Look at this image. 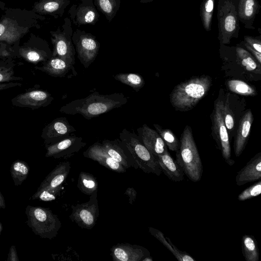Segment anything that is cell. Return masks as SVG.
Instances as JSON below:
<instances>
[{
    "label": "cell",
    "instance_id": "cell-1",
    "mask_svg": "<svg viewBox=\"0 0 261 261\" xmlns=\"http://www.w3.org/2000/svg\"><path fill=\"white\" fill-rule=\"evenodd\" d=\"M0 3L3 11L0 18V42L6 43L12 51L31 30L41 28V22L45 20V17L31 10L6 7Z\"/></svg>",
    "mask_w": 261,
    "mask_h": 261
},
{
    "label": "cell",
    "instance_id": "cell-2",
    "mask_svg": "<svg viewBox=\"0 0 261 261\" xmlns=\"http://www.w3.org/2000/svg\"><path fill=\"white\" fill-rule=\"evenodd\" d=\"M127 101V98L122 93L103 95L94 91L85 98L66 103L59 111L68 115L81 114L85 119L90 120L120 108Z\"/></svg>",
    "mask_w": 261,
    "mask_h": 261
},
{
    "label": "cell",
    "instance_id": "cell-3",
    "mask_svg": "<svg viewBox=\"0 0 261 261\" xmlns=\"http://www.w3.org/2000/svg\"><path fill=\"white\" fill-rule=\"evenodd\" d=\"M212 85V79L205 75L180 83L170 94L171 104L177 111H189L207 94Z\"/></svg>",
    "mask_w": 261,
    "mask_h": 261
},
{
    "label": "cell",
    "instance_id": "cell-4",
    "mask_svg": "<svg viewBox=\"0 0 261 261\" xmlns=\"http://www.w3.org/2000/svg\"><path fill=\"white\" fill-rule=\"evenodd\" d=\"M175 152V160L185 175L193 182L199 181L203 173V166L192 128L188 125L181 135L179 148Z\"/></svg>",
    "mask_w": 261,
    "mask_h": 261
},
{
    "label": "cell",
    "instance_id": "cell-5",
    "mask_svg": "<svg viewBox=\"0 0 261 261\" xmlns=\"http://www.w3.org/2000/svg\"><path fill=\"white\" fill-rule=\"evenodd\" d=\"M25 214L27 225L36 235L49 240L57 236L62 224L58 216L50 209L28 205Z\"/></svg>",
    "mask_w": 261,
    "mask_h": 261
},
{
    "label": "cell",
    "instance_id": "cell-6",
    "mask_svg": "<svg viewBox=\"0 0 261 261\" xmlns=\"http://www.w3.org/2000/svg\"><path fill=\"white\" fill-rule=\"evenodd\" d=\"M120 139L137 163L138 168L147 173L160 176L162 170L157 156L152 153L142 143L139 136L124 128L120 133Z\"/></svg>",
    "mask_w": 261,
    "mask_h": 261
},
{
    "label": "cell",
    "instance_id": "cell-7",
    "mask_svg": "<svg viewBox=\"0 0 261 261\" xmlns=\"http://www.w3.org/2000/svg\"><path fill=\"white\" fill-rule=\"evenodd\" d=\"M12 53L15 58L35 65L42 63L52 57L48 42L31 32L28 39L14 48Z\"/></svg>",
    "mask_w": 261,
    "mask_h": 261
},
{
    "label": "cell",
    "instance_id": "cell-8",
    "mask_svg": "<svg viewBox=\"0 0 261 261\" xmlns=\"http://www.w3.org/2000/svg\"><path fill=\"white\" fill-rule=\"evenodd\" d=\"M73 32L69 17H65L62 25L56 30L49 32L53 46L52 57L60 58L74 66L75 50L72 40Z\"/></svg>",
    "mask_w": 261,
    "mask_h": 261
},
{
    "label": "cell",
    "instance_id": "cell-9",
    "mask_svg": "<svg viewBox=\"0 0 261 261\" xmlns=\"http://www.w3.org/2000/svg\"><path fill=\"white\" fill-rule=\"evenodd\" d=\"M223 102L219 99L215 101L214 108L211 115L212 130L223 160L228 165L232 166L234 161L231 159L229 137L224 121Z\"/></svg>",
    "mask_w": 261,
    "mask_h": 261
},
{
    "label": "cell",
    "instance_id": "cell-10",
    "mask_svg": "<svg viewBox=\"0 0 261 261\" xmlns=\"http://www.w3.org/2000/svg\"><path fill=\"white\" fill-rule=\"evenodd\" d=\"M72 40L80 62L88 68L98 54L99 42L95 36L79 29L73 32Z\"/></svg>",
    "mask_w": 261,
    "mask_h": 261
},
{
    "label": "cell",
    "instance_id": "cell-11",
    "mask_svg": "<svg viewBox=\"0 0 261 261\" xmlns=\"http://www.w3.org/2000/svg\"><path fill=\"white\" fill-rule=\"evenodd\" d=\"M70 220L83 229H91L99 215L97 191L90 195L88 201L71 206Z\"/></svg>",
    "mask_w": 261,
    "mask_h": 261
},
{
    "label": "cell",
    "instance_id": "cell-12",
    "mask_svg": "<svg viewBox=\"0 0 261 261\" xmlns=\"http://www.w3.org/2000/svg\"><path fill=\"white\" fill-rule=\"evenodd\" d=\"M53 100L46 90L30 89L12 98L11 101L13 106L35 110L48 106Z\"/></svg>",
    "mask_w": 261,
    "mask_h": 261
},
{
    "label": "cell",
    "instance_id": "cell-13",
    "mask_svg": "<svg viewBox=\"0 0 261 261\" xmlns=\"http://www.w3.org/2000/svg\"><path fill=\"white\" fill-rule=\"evenodd\" d=\"M86 144L81 137L71 135L56 143L45 145V156L56 159H67L78 152Z\"/></svg>",
    "mask_w": 261,
    "mask_h": 261
},
{
    "label": "cell",
    "instance_id": "cell-14",
    "mask_svg": "<svg viewBox=\"0 0 261 261\" xmlns=\"http://www.w3.org/2000/svg\"><path fill=\"white\" fill-rule=\"evenodd\" d=\"M68 13L71 22L78 27L94 25L99 17L93 0H80L79 4H74L70 7Z\"/></svg>",
    "mask_w": 261,
    "mask_h": 261
},
{
    "label": "cell",
    "instance_id": "cell-15",
    "mask_svg": "<svg viewBox=\"0 0 261 261\" xmlns=\"http://www.w3.org/2000/svg\"><path fill=\"white\" fill-rule=\"evenodd\" d=\"M76 131V129L69 123L66 117H59L44 126L41 137L45 146L59 142Z\"/></svg>",
    "mask_w": 261,
    "mask_h": 261
},
{
    "label": "cell",
    "instance_id": "cell-16",
    "mask_svg": "<svg viewBox=\"0 0 261 261\" xmlns=\"http://www.w3.org/2000/svg\"><path fill=\"white\" fill-rule=\"evenodd\" d=\"M110 250L113 260L116 261H142L150 255L146 248L128 243L117 244Z\"/></svg>",
    "mask_w": 261,
    "mask_h": 261
},
{
    "label": "cell",
    "instance_id": "cell-17",
    "mask_svg": "<svg viewBox=\"0 0 261 261\" xmlns=\"http://www.w3.org/2000/svg\"><path fill=\"white\" fill-rule=\"evenodd\" d=\"M101 144L108 154L124 168L138 169L130 152L121 141L105 139Z\"/></svg>",
    "mask_w": 261,
    "mask_h": 261
},
{
    "label": "cell",
    "instance_id": "cell-18",
    "mask_svg": "<svg viewBox=\"0 0 261 261\" xmlns=\"http://www.w3.org/2000/svg\"><path fill=\"white\" fill-rule=\"evenodd\" d=\"M84 157L97 162L100 165L117 173H124L126 169L114 160L104 149L101 143L95 142L83 152Z\"/></svg>",
    "mask_w": 261,
    "mask_h": 261
},
{
    "label": "cell",
    "instance_id": "cell-19",
    "mask_svg": "<svg viewBox=\"0 0 261 261\" xmlns=\"http://www.w3.org/2000/svg\"><path fill=\"white\" fill-rule=\"evenodd\" d=\"M137 131L142 143L155 156L168 151L167 146L156 130L144 124Z\"/></svg>",
    "mask_w": 261,
    "mask_h": 261
},
{
    "label": "cell",
    "instance_id": "cell-20",
    "mask_svg": "<svg viewBox=\"0 0 261 261\" xmlns=\"http://www.w3.org/2000/svg\"><path fill=\"white\" fill-rule=\"evenodd\" d=\"M254 117L251 110H248L240 119L234 141V152L236 157L244 151L249 139Z\"/></svg>",
    "mask_w": 261,
    "mask_h": 261
},
{
    "label": "cell",
    "instance_id": "cell-21",
    "mask_svg": "<svg viewBox=\"0 0 261 261\" xmlns=\"http://www.w3.org/2000/svg\"><path fill=\"white\" fill-rule=\"evenodd\" d=\"M261 179V152L252 158L236 174V182L241 186Z\"/></svg>",
    "mask_w": 261,
    "mask_h": 261
},
{
    "label": "cell",
    "instance_id": "cell-22",
    "mask_svg": "<svg viewBox=\"0 0 261 261\" xmlns=\"http://www.w3.org/2000/svg\"><path fill=\"white\" fill-rule=\"evenodd\" d=\"M70 3V0H38L34 3L31 10L38 15H50L57 19L62 17Z\"/></svg>",
    "mask_w": 261,
    "mask_h": 261
},
{
    "label": "cell",
    "instance_id": "cell-23",
    "mask_svg": "<svg viewBox=\"0 0 261 261\" xmlns=\"http://www.w3.org/2000/svg\"><path fill=\"white\" fill-rule=\"evenodd\" d=\"M35 69L55 77H65L70 71H72L73 76L77 75L73 66L70 65L64 60L56 57H51L42 63L41 66H36Z\"/></svg>",
    "mask_w": 261,
    "mask_h": 261
},
{
    "label": "cell",
    "instance_id": "cell-24",
    "mask_svg": "<svg viewBox=\"0 0 261 261\" xmlns=\"http://www.w3.org/2000/svg\"><path fill=\"white\" fill-rule=\"evenodd\" d=\"M71 169L69 162L60 163L45 177L38 189L46 188L52 190H61L62 185L67 178Z\"/></svg>",
    "mask_w": 261,
    "mask_h": 261
},
{
    "label": "cell",
    "instance_id": "cell-25",
    "mask_svg": "<svg viewBox=\"0 0 261 261\" xmlns=\"http://www.w3.org/2000/svg\"><path fill=\"white\" fill-rule=\"evenodd\" d=\"M162 172L171 180L179 182L184 180L185 173L181 168L168 151L157 156Z\"/></svg>",
    "mask_w": 261,
    "mask_h": 261
},
{
    "label": "cell",
    "instance_id": "cell-26",
    "mask_svg": "<svg viewBox=\"0 0 261 261\" xmlns=\"http://www.w3.org/2000/svg\"><path fill=\"white\" fill-rule=\"evenodd\" d=\"M150 233L161 242L179 261H195V259L187 252L182 251L178 249L171 242L169 238L165 237L160 230L151 227H149Z\"/></svg>",
    "mask_w": 261,
    "mask_h": 261
},
{
    "label": "cell",
    "instance_id": "cell-27",
    "mask_svg": "<svg viewBox=\"0 0 261 261\" xmlns=\"http://www.w3.org/2000/svg\"><path fill=\"white\" fill-rule=\"evenodd\" d=\"M13 56L3 58L0 60V83L22 81L23 78L15 75L14 67L17 63Z\"/></svg>",
    "mask_w": 261,
    "mask_h": 261
},
{
    "label": "cell",
    "instance_id": "cell-28",
    "mask_svg": "<svg viewBox=\"0 0 261 261\" xmlns=\"http://www.w3.org/2000/svg\"><path fill=\"white\" fill-rule=\"evenodd\" d=\"M241 247L246 261H258L259 252L258 244L253 236L243 235L241 240Z\"/></svg>",
    "mask_w": 261,
    "mask_h": 261
},
{
    "label": "cell",
    "instance_id": "cell-29",
    "mask_svg": "<svg viewBox=\"0 0 261 261\" xmlns=\"http://www.w3.org/2000/svg\"><path fill=\"white\" fill-rule=\"evenodd\" d=\"M94 4L107 20L111 22L120 8L121 0H94Z\"/></svg>",
    "mask_w": 261,
    "mask_h": 261
},
{
    "label": "cell",
    "instance_id": "cell-30",
    "mask_svg": "<svg viewBox=\"0 0 261 261\" xmlns=\"http://www.w3.org/2000/svg\"><path fill=\"white\" fill-rule=\"evenodd\" d=\"M30 172V167L24 161L17 160L10 167V173L15 186H18L26 179Z\"/></svg>",
    "mask_w": 261,
    "mask_h": 261
},
{
    "label": "cell",
    "instance_id": "cell-31",
    "mask_svg": "<svg viewBox=\"0 0 261 261\" xmlns=\"http://www.w3.org/2000/svg\"><path fill=\"white\" fill-rule=\"evenodd\" d=\"M77 187L82 193L90 196L97 191L98 182L92 174L82 171L79 175Z\"/></svg>",
    "mask_w": 261,
    "mask_h": 261
},
{
    "label": "cell",
    "instance_id": "cell-32",
    "mask_svg": "<svg viewBox=\"0 0 261 261\" xmlns=\"http://www.w3.org/2000/svg\"><path fill=\"white\" fill-rule=\"evenodd\" d=\"M113 77L116 81L130 86L136 92L139 91L145 85L144 79L138 73H119L114 75Z\"/></svg>",
    "mask_w": 261,
    "mask_h": 261
},
{
    "label": "cell",
    "instance_id": "cell-33",
    "mask_svg": "<svg viewBox=\"0 0 261 261\" xmlns=\"http://www.w3.org/2000/svg\"><path fill=\"white\" fill-rule=\"evenodd\" d=\"M236 51L241 65L247 71L260 74V65L256 63L251 54L241 47H237Z\"/></svg>",
    "mask_w": 261,
    "mask_h": 261
},
{
    "label": "cell",
    "instance_id": "cell-34",
    "mask_svg": "<svg viewBox=\"0 0 261 261\" xmlns=\"http://www.w3.org/2000/svg\"><path fill=\"white\" fill-rule=\"evenodd\" d=\"M226 86L232 92L241 95L254 96L257 94L254 87L241 80H229L226 82Z\"/></svg>",
    "mask_w": 261,
    "mask_h": 261
},
{
    "label": "cell",
    "instance_id": "cell-35",
    "mask_svg": "<svg viewBox=\"0 0 261 261\" xmlns=\"http://www.w3.org/2000/svg\"><path fill=\"white\" fill-rule=\"evenodd\" d=\"M156 132L160 135L167 148L170 150L176 152L179 146V140L169 129L164 128L158 124H154Z\"/></svg>",
    "mask_w": 261,
    "mask_h": 261
},
{
    "label": "cell",
    "instance_id": "cell-36",
    "mask_svg": "<svg viewBox=\"0 0 261 261\" xmlns=\"http://www.w3.org/2000/svg\"><path fill=\"white\" fill-rule=\"evenodd\" d=\"M61 190H52L46 188L38 189L32 195L33 200L38 199L44 201L56 200L60 194Z\"/></svg>",
    "mask_w": 261,
    "mask_h": 261
},
{
    "label": "cell",
    "instance_id": "cell-37",
    "mask_svg": "<svg viewBox=\"0 0 261 261\" xmlns=\"http://www.w3.org/2000/svg\"><path fill=\"white\" fill-rule=\"evenodd\" d=\"M239 8L240 17H245V20H249L256 13L257 4L255 0H243Z\"/></svg>",
    "mask_w": 261,
    "mask_h": 261
},
{
    "label": "cell",
    "instance_id": "cell-38",
    "mask_svg": "<svg viewBox=\"0 0 261 261\" xmlns=\"http://www.w3.org/2000/svg\"><path fill=\"white\" fill-rule=\"evenodd\" d=\"M261 193V180L259 179L243 191L238 196L240 201L250 199L259 195Z\"/></svg>",
    "mask_w": 261,
    "mask_h": 261
},
{
    "label": "cell",
    "instance_id": "cell-39",
    "mask_svg": "<svg viewBox=\"0 0 261 261\" xmlns=\"http://www.w3.org/2000/svg\"><path fill=\"white\" fill-rule=\"evenodd\" d=\"M223 116L227 129L231 130L234 128V121L232 112L227 102L223 105Z\"/></svg>",
    "mask_w": 261,
    "mask_h": 261
},
{
    "label": "cell",
    "instance_id": "cell-40",
    "mask_svg": "<svg viewBox=\"0 0 261 261\" xmlns=\"http://www.w3.org/2000/svg\"><path fill=\"white\" fill-rule=\"evenodd\" d=\"M214 8V0H207L204 6V24L206 25V28H208L209 22L211 21L212 18V12Z\"/></svg>",
    "mask_w": 261,
    "mask_h": 261
},
{
    "label": "cell",
    "instance_id": "cell-41",
    "mask_svg": "<svg viewBox=\"0 0 261 261\" xmlns=\"http://www.w3.org/2000/svg\"><path fill=\"white\" fill-rule=\"evenodd\" d=\"M245 39L246 42L247 43V44H248L256 51L261 53V45L260 40H258L250 37H246Z\"/></svg>",
    "mask_w": 261,
    "mask_h": 261
},
{
    "label": "cell",
    "instance_id": "cell-42",
    "mask_svg": "<svg viewBox=\"0 0 261 261\" xmlns=\"http://www.w3.org/2000/svg\"><path fill=\"white\" fill-rule=\"evenodd\" d=\"M10 56H13L10 47L6 43L0 42V60Z\"/></svg>",
    "mask_w": 261,
    "mask_h": 261
},
{
    "label": "cell",
    "instance_id": "cell-43",
    "mask_svg": "<svg viewBox=\"0 0 261 261\" xmlns=\"http://www.w3.org/2000/svg\"><path fill=\"white\" fill-rule=\"evenodd\" d=\"M124 194L128 197L129 203L132 204L136 199L137 191L134 188H128Z\"/></svg>",
    "mask_w": 261,
    "mask_h": 261
},
{
    "label": "cell",
    "instance_id": "cell-44",
    "mask_svg": "<svg viewBox=\"0 0 261 261\" xmlns=\"http://www.w3.org/2000/svg\"><path fill=\"white\" fill-rule=\"evenodd\" d=\"M7 261H19L15 246L12 245L11 246Z\"/></svg>",
    "mask_w": 261,
    "mask_h": 261
},
{
    "label": "cell",
    "instance_id": "cell-45",
    "mask_svg": "<svg viewBox=\"0 0 261 261\" xmlns=\"http://www.w3.org/2000/svg\"><path fill=\"white\" fill-rule=\"evenodd\" d=\"M21 86H22V84L19 82H11L8 83H0V91L14 88L16 87H20Z\"/></svg>",
    "mask_w": 261,
    "mask_h": 261
},
{
    "label": "cell",
    "instance_id": "cell-46",
    "mask_svg": "<svg viewBox=\"0 0 261 261\" xmlns=\"http://www.w3.org/2000/svg\"><path fill=\"white\" fill-rule=\"evenodd\" d=\"M246 48L251 53L253 57L255 58L257 62L260 65L261 63V53L256 51L248 44H245Z\"/></svg>",
    "mask_w": 261,
    "mask_h": 261
},
{
    "label": "cell",
    "instance_id": "cell-47",
    "mask_svg": "<svg viewBox=\"0 0 261 261\" xmlns=\"http://www.w3.org/2000/svg\"><path fill=\"white\" fill-rule=\"evenodd\" d=\"M6 207V203L5 201V198L2 195V193L0 191V209L1 208H5Z\"/></svg>",
    "mask_w": 261,
    "mask_h": 261
},
{
    "label": "cell",
    "instance_id": "cell-48",
    "mask_svg": "<svg viewBox=\"0 0 261 261\" xmlns=\"http://www.w3.org/2000/svg\"><path fill=\"white\" fill-rule=\"evenodd\" d=\"M153 259L151 256H148L142 259V261H152Z\"/></svg>",
    "mask_w": 261,
    "mask_h": 261
},
{
    "label": "cell",
    "instance_id": "cell-49",
    "mask_svg": "<svg viewBox=\"0 0 261 261\" xmlns=\"http://www.w3.org/2000/svg\"><path fill=\"white\" fill-rule=\"evenodd\" d=\"M2 229H3V225H2V223L0 222V235H1Z\"/></svg>",
    "mask_w": 261,
    "mask_h": 261
}]
</instances>
